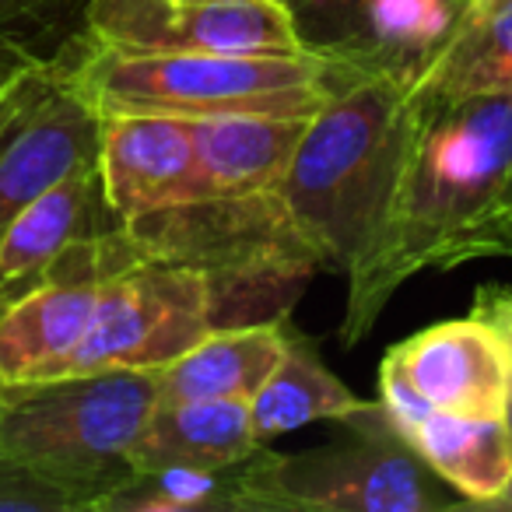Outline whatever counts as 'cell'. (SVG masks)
Returning <instances> with one entry per match:
<instances>
[{
  "instance_id": "1",
  "label": "cell",
  "mask_w": 512,
  "mask_h": 512,
  "mask_svg": "<svg viewBox=\"0 0 512 512\" xmlns=\"http://www.w3.org/2000/svg\"><path fill=\"white\" fill-rule=\"evenodd\" d=\"M512 95L407 92L397 176L369 246L348 271L341 341L362 344L390 299L425 271L509 256Z\"/></svg>"
},
{
  "instance_id": "2",
  "label": "cell",
  "mask_w": 512,
  "mask_h": 512,
  "mask_svg": "<svg viewBox=\"0 0 512 512\" xmlns=\"http://www.w3.org/2000/svg\"><path fill=\"white\" fill-rule=\"evenodd\" d=\"M64 71L99 113H151L179 120L211 116H316L348 88L341 60L299 53H169L85 43Z\"/></svg>"
},
{
  "instance_id": "3",
  "label": "cell",
  "mask_w": 512,
  "mask_h": 512,
  "mask_svg": "<svg viewBox=\"0 0 512 512\" xmlns=\"http://www.w3.org/2000/svg\"><path fill=\"white\" fill-rule=\"evenodd\" d=\"M407 92L393 74H365L330 95L274 186L323 274H348L376 232L404 148Z\"/></svg>"
},
{
  "instance_id": "4",
  "label": "cell",
  "mask_w": 512,
  "mask_h": 512,
  "mask_svg": "<svg viewBox=\"0 0 512 512\" xmlns=\"http://www.w3.org/2000/svg\"><path fill=\"white\" fill-rule=\"evenodd\" d=\"M158 407V369H106L0 390V449L95 512L134 481L130 453Z\"/></svg>"
},
{
  "instance_id": "5",
  "label": "cell",
  "mask_w": 512,
  "mask_h": 512,
  "mask_svg": "<svg viewBox=\"0 0 512 512\" xmlns=\"http://www.w3.org/2000/svg\"><path fill=\"white\" fill-rule=\"evenodd\" d=\"M344 439L299 453L260 446L235 467L242 512H428L446 509L439 477L397 432L386 407L369 400L344 418Z\"/></svg>"
},
{
  "instance_id": "6",
  "label": "cell",
  "mask_w": 512,
  "mask_h": 512,
  "mask_svg": "<svg viewBox=\"0 0 512 512\" xmlns=\"http://www.w3.org/2000/svg\"><path fill=\"white\" fill-rule=\"evenodd\" d=\"M137 260L207 271L221 281H302L323 274L316 249L295 228L278 190L200 197L190 204L120 221Z\"/></svg>"
},
{
  "instance_id": "7",
  "label": "cell",
  "mask_w": 512,
  "mask_h": 512,
  "mask_svg": "<svg viewBox=\"0 0 512 512\" xmlns=\"http://www.w3.org/2000/svg\"><path fill=\"white\" fill-rule=\"evenodd\" d=\"M214 330H225V313L211 274L130 256L106 274L92 323L60 376L162 369Z\"/></svg>"
},
{
  "instance_id": "8",
  "label": "cell",
  "mask_w": 512,
  "mask_h": 512,
  "mask_svg": "<svg viewBox=\"0 0 512 512\" xmlns=\"http://www.w3.org/2000/svg\"><path fill=\"white\" fill-rule=\"evenodd\" d=\"M102 113L64 64L29 60L0 85V232L46 190L99 165Z\"/></svg>"
},
{
  "instance_id": "9",
  "label": "cell",
  "mask_w": 512,
  "mask_h": 512,
  "mask_svg": "<svg viewBox=\"0 0 512 512\" xmlns=\"http://www.w3.org/2000/svg\"><path fill=\"white\" fill-rule=\"evenodd\" d=\"M130 260L120 225L78 239L43 285L0 309V386L53 379L85 337L99 306L102 281Z\"/></svg>"
},
{
  "instance_id": "10",
  "label": "cell",
  "mask_w": 512,
  "mask_h": 512,
  "mask_svg": "<svg viewBox=\"0 0 512 512\" xmlns=\"http://www.w3.org/2000/svg\"><path fill=\"white\" fill-rule=\"evenodd\" d=\"M88 39L169 53L306 50L288 8L274 0H92Z\"/></svg>"
},
{
  "instance_id": "11",
  "label": "cell",
  "mask_w": 512,
  "mask_h": 512,
  "mask_svg": "<svg viewBox=\"0 0 512 512\" xmlns=\"http://www.w3.org/2000/svg\"><path fill=\"white\" fill-rule=\"evenodd\" d=\"M99 179L120 221L204 197L190 123L179 116L102 113Z\"/></svg>"
},
{
  "instance_id": "12",
  "label": "cell",
  "mask_w": 512,
  "mask_h": 512,
  "mask_svg": "<svg viewBox=\"0 0 512 512\" xmlns=\"http://www.w3.org/2000/svg\"><path fill=\"white\" fill-rule=\"evenodd\" d=\"M386 355L435 411L505 418L512 362L495 330L474 313L418 330Z\"/></svg>"
},
{
  "instance_id": "13",
  "label": "cell",
  "mask_w": 512,
  "mask_h": 512,
  "mask_svg": "<svg viewBox=\"0 0 512 512\" xmlns=\"http://www.w3.org/2000/svg\"><path fill=\"white\" fill-rule=\"evenodd\" d=\"M113 225H120V218L106 204L99 165L74 172L71 179L32 200L0 232V309L43 285L46 274L78 239Z\"/></svg>"
},
{
  "instance_id": "14",
  "label": "cell",
  "mask_w": 512,
  "mask_h": 512,
  "mask_svg": "<svg viewBox=\"0 0 512 512\" xmlns=\"http://www.w3.org/2000/svg\"><path fill=\"white\" fill-rule=\"evenodd\" d=\"M313 116H211L186 120L193 137L204 197H239V193L274 190L292 165Z\"/></svg>"
},
{
  "instance_id": "15",
  "label": "cell",
  "mask_w": 512,
  "mask_h": 512,
  "mask_svg": "<svg viewBox=\"0 0 512 512\" xmlns=\"http://www.w3.org/2000/svg\"><path fill=\"white\" fill-rule=\"evenodd\" d=\"M292 330L288 320L214 330L158 369V404L253 400L285 358Z\"/></svg>"
},
{
  "instance_id": "16",
  "label": "cell",
  "mask_w": 512,
  "mask_h": 512,
  "mask_svg": "<svg viewBox=\"0 0 512 512\" xmlns=\"http://www.w3.org/2000/svg\"><path fill=\"white\" fill-rule=\"evenodd\" d=\"M264 442L249 421V400H183L158 404L148 428L130 453L137 474L186 467V470H232L246 463Z\"/></svg>"
},
{
  "instance_id": "17",
  "label": "cell",
  "mask_w": 512,
  "mask_h": 512,
  "mask_svg": "<svg viewBox=\"0 0 512 512\" xmlns=\"http://www.w3.org/2000/svg\"><path fill=\"white\" fill-rule=\"evenodd\" d=\"M442 484L467 502L498 505L512 491V435L505 418H470L425 407L397 428Z\"/></svg>"
},
{
  "instance_id": "18",
  "label": "cell",
  "mask_w": 512,
  "mask_h": 512,
  "mask_svg": "<svg viewBox=\"0 0 512 512\" xmlns=\"http://www.w3.org/2000/svg\"><path fill=\"white\" fill-rule=\"evenodd\" d=\"M411 95H512V0H463L453 32L421 67Z\"/></svg>"
},
{
  "instance_id": "19",
  "label": "cell",
  "mask_w": 512,
  "mask_h": 512,
  "mask_svg": "<svg viewBox=\"0 0 512 512\" xmlns=\"http://www.w3.org/2000/svg\"><path fill=\"white\" fill-rule=\"evenodd\" d=\"M460 8L463 0H369L358 43L327 57L341 60L351 78L393 74L414 85L421 67L453 32Z\"/></svg>"
},
{
  "instance_id": "20",
  "label": "cell",
  "mask_w": 512,
  "mask_h": 512,
  "mask_svg": "<svg viewBox=\"0 0 512 512\" xmlns=\"http://www.w3.org/2000/svg\"><path fill=\"white\" fill-rule=\"evenodd\" d=\"M369 400L355 397L334 372L323 365L316 348L292 330L288 351L271 372L256 397L249 400V421H253L256 439L271 442L278 435L299 432L313 421H344L358 414Z\"/></svg>"
},
{
  "instance_id": "21",
  "label": "cell",
  "mask_w": 512,
  "mask_h": 512,
  "mask_svg": "<svg viewBox=\"0 0 512 512\" xmlns=\"http://www.w3.org/2000/svg\"><path fill=\"white\" fill-rule=\"evenodd\" d=\"M92 0H0V57L64 64L88 36Z\"/></svg>"
},
{
  "instance_id": "22",
  "label": "cell",
  "mask_w": 512,
  "mask_h": 512,
  "mask_svg": "<svg viewBox=\"0 0 512 512\" xmlns=\"http://www.w3.org/2000/svg\"><path fill=\"white\" fill-rule=\"evenodd\" d=\"M228 512L235 505L232 470H186L169 467L155 474H137L120 491L106 495L95 512Z\"/></svg>"
},
{
  "instance_id": "23",
  "label": "cell",
  "mask_w": 512,
  "mask_h": 512,
  "mask_svg": "<svg viewBox=\"0 0 512 512\" xmlns=\"http://www.w3.org/2000/svg\"><path fill=\"white\" fill-rule=\"evenodd\" d=\"M299 39L316 53H348L358 43L369 0H285Z\"/></svg>"
},
{
  "instance_id": "24",
  "label": "cell",
  "mask_w": 512,
  "mask_h": 512,
  "mask_svg": "<svg viewBox=\"0 0 512 512\" xmlns=\"http://www.w3.org/2000/svg\"><path fill=\"white\" fill-rule=\"evenodd\" d=\"M0 512H81V502L0 449Z\"/></svg>"
},
{
  "instance_id": "25",
  "label": "cell",
  "mask_w": 512,
  "mask_h": 512,
  "mask_svg": "<svg viewBox=\"0 0 512 512\" xmlns=\"http://www.w3.org/2000/svg\"><path fill=\"white\" fill-rule=\"evenodd\" d=\"M474 316L495 330L505 355H509V362H512V288L484 285L481 292L474 295Z\"/></svg>"
},
{
  "instance_id": "26",
  "label": "cell",
  "mask_w": 512,
  "mask_h": 512,
  "mask_svg": "<svg viewBox=\"0 0 512 512\" xmlns=\"http://www.w3.org/2000/svg\"><path fill=\"white\" fill-rule=\"evenodd\" d=\"M18 67V60H8V57H0V85H4V78H8L11 71Z\"/></svg>"
},
{
  "instance_id": "27",
  "label": "cell",
  "mask_w": 512,
  "mask_h": 512,
  "mask_svg": "<svg viewBox=\"0 0 512 512\" xmlns=\"http://www.w3.org/2000/svg\"><path fill=\"white\" fill-rule=\"evenodd\" d=\"M505 425H509V435H512V379H509V397H505Z\"/></svg>"
},
{
  "instance_id": "28",
  "label": "cell",
  "mask_w": 512,
  "mask_h": 512,
  "mask_svg": "<svg viewBox=\"0 0 512 512\" xmlns=\"http://www.w3.org/2000/svg\"><path fill=\"white\" fill-rule=\"evenodd\" d=\"M509 256H512V207H509Z\"/></svg>"
},
{
  "instance_id": "29",
  "label": "cell",
  "mask_w": 512,
  "mask_h": 512,
  "mask_svg": "<svg viewBox=\"0 0 512 512\" xmlns=\"http://www.w3.org/2000/svg\"><path fill=\"white\" fill-rule=\"evenodd\" d=\"M274 4H285V0H274Z\"/></svg>"
},
{
  "instance_id": "30",
  "label": "cell",
  "mask_w": 512,
  "mask_h": 512,
  "mask_svg": "<svg viewBox=\"0 0 512 512\" xmlns=\"http://www.w3.org/2000/svg\"><path fill=\"white\" fill-rule=\"evenodd\" d=\"M0 390H4V386H0Z\"/></svg>"
}]
</instances>
